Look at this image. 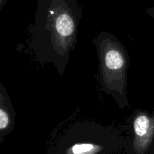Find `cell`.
<instances>
[{"label": "cell", "mask_w": 154, "mask_h": 154, "mask_svg": "<svg viewBox=\"0 0 154 154\" xmlns=\"http://www.w3.org/2000/svg\"><path fill=\"white\" fill-rule=\"evenodd\" d=\"M83 9L78 0H37L27 46L42 64L51 63L63 76L78 43Z\"/></svg>", "instance_id": "1"}, {"label": "cell", "mask_w": 154, "mask_h": 154, "mask_svg": "<svg viewBox=\"0 0 154 154\" xmlns=\"http://www.w3.org/2000/svg\"><path fill=\"white\" fill-rule=\"evenodd\" d=\"M99 58L102 90L112 96L118 108L129 107L127 96L129 56L126 46L116 36L102 31L93 39Z\"/></svg>", "instance_id": "2"}, {"label": "cell", "mask_w": 154, "mask_h": 154, "mask_svg": "<svg viewBox=\"0 0 154 154\" xmlns=\"http://www.w3.org/2000/svg\"><path fill=\"white\" fill-rule=\"evenodd\" d=\"M125 122L132 148L138 153H144L151 148L154 143V109L153 113L135 110Z\"/></svg>", "instance_id": "3"}, {"label": "cell", "mask_w": 154, "mask_h": 154, "mask_svg": "<svg viewBox=\"0 0 154 154\" xmlns=\"http://www.w3.org/2000/svg\"><path fill=\"white\" fill-rule=\"evenodd\" d=\"M16 115L8 93L0 81V137L11 132L15 126Z\"/></svg>", "instance_id": "4"}, {"label": "cell", "mask_w": 154, "mask_h": 154, "mask_svg": "<svg viewBox=\"0 0 154 154\" xmlns=\"http://www.w3.org/2000/svg\"><path fill=\"white\" fill-rule=\"evenodd\" d=\"M103 149L102 144L91 141H81L71 144L66 150V154H98Z\"/></svg>", "instance_id": "5"}, {"label": "cell", "mask_w": 154, "mask_h": 154, "mask_svg": "<svg viewBox=\"0 0 154 154\" xmlns=\"http://www.w3.org/2000/svg\"><path fill=\"white\" fill-rule=\"evenodd\" d=\"M146 12H147V14L150 15L151 17H153L154 19V7H151V8H148L146 10Z\"/></svg>", "instance_id": "6"}, {"label": "cell", "mask_w": 154, "mask_h": 154, "mask_svg": "<svg viewBox=\"0 0 154 154\" xmlns=\"http://www.w3.org/2000/svg\"><path fill=\"white\" fill-rule=\"evenodd\" d=\"M8 0H0V12H1V11L2 10L3 7L5 6V3L7 2Z\"/></svg>", "instance_id": "7"}]
</instances>
